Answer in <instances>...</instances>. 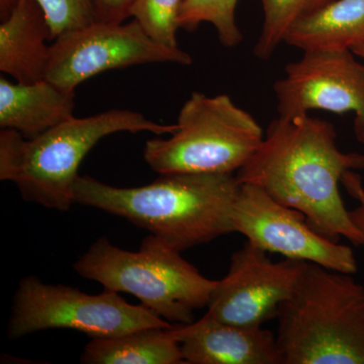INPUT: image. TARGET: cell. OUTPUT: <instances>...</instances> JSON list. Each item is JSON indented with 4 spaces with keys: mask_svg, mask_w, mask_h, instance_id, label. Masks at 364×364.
<instances>
[{
    "mask_svg": "<svg viewBox=\"0 0 364 364\" xmlns=\"http://www.w3.org/2000/svg\"><path fill=\"white\" fill-rule=\"evenodd\" d=\"M334 126L309 117H277L257 151L237 171L240 183L253 184L277 202L305 215L326 238L344 237L364 246V234L352 222L340 193L342 177L364 168V155L345 153Z\"/></svg>",
    "mask_w": 364,
    "mask_h": 364,
    "instance_id": "1",
    "label": "cell"
},
{
    "mask_svg": "<svg viewBox=\"0 0 364 364\" xmlns=\"http://www.w3.org/2000/svg\"><path fill=\"white\" fill-rule=\"evenodd\" d=\"M240 184L234 173L168 174L140 188L79 176L74 203L124 218L182 252L233 233Z\"/></svg>",
    "mask_w": 364,
    "mask_h": 364,
    "instance_id": "2",
    "label": "cell"
},
{
    "mask_svg": "<svg viewBox=\"0 0 364 364\" xmlns=\"http://www.w3.org/2000/svg\"><path fill=\"white\" fill-rule=\"evenodd\" d=\"M177 124L150 121L140 112L114 109L73 117L36 138L14 130L0 132V179L16 184L23 200L65 212L74 203V184L88 152L112 134H173Z\"/></svg>",
    "mask_w": 364,
    "mask_h": 364,
    "instance_id": "3",
    "label": "cell"
},
{
    "mask_svg": "<svg viewBox=\"0 0 364 364\" xmlns=\"http://www.w3.org/2000/svg\"><path fill=\"white\" fill-rule=\"evenodd\" d=\"M351 275L306 262L277 312L282 364H364V287Z\"/></svg>",
    "mask_w": 364,
    "mask_h": 364,
    "instance_id": "4",
    "label": "cell"
},
{
    "mask_svg": "<svg viewBox=\"0 0 364 364\" xmlns=\"http://www.w3.org/2000/svg\"><path fill=\"white\" fill-rule=\"evenodd\" d=\"M181 253L154 235L136 252L102 237L74 263V270L105 291L136 296L171 324H189L196 310L208 306L218 280L203 277Z\"/></svg>",
    "mask_w": 364,
    "mask_h": 364,
    "instance_id": "5",
    "label": "cell"
},
{
    "mask_svg": "<svg viewBox=\"0 0 364 364\" xmlns=\"http://www.w3.org/2000/svg\"><path fill=\"white\" fill-rule=\"evenodd\" d=\"M176 124L169 138L152 139L144 148V159L160 176L234 173L264 139L257 121L226 95L191 93Z\"/></svg>",
    "mask_w": 364,
    "mask_h": 364,
    "instance_id": "6",
    "label": "cell"
},
{
    "mask_svg": "<svg viewBox=\"0 0 364 364\" xmlns=\"http://www.w3.org/2000/svg\"><path fill=\"white\" fill-rule=\"evenodd\" d=\"M174 325L143 305H131L114 291L85 294L76 287L28 277L21 280L14 294L7 336L18 339L44 330L69 329L91 338H107Z\"/></svg>",
    "mask_w": 364,
    "mask_h": 364,
    "instance_id": "7",
    "label": "cell"
},
{
    "mask_svg": "<svg viewBox=\"0 0 364 364\" xmlns=\"http://www.w3.org/2000/svg\"><path fill=\"white\" fill-rule=\"evenodd\" d=\"M150 63L188 66L191 55L158 44L136 20L100 23L69 31L52 41L46 78L68 90L112 69Z\"/></svg>",
    "mask_w": 364,
    "mask_h": 364,
    "instance_id": "8",
    "label": "cell"
},
{
    "mask_svg": "<svg viewBox=\"0 0 364 364\" xmlns=\"http://www.w3.org/2000/svg\"><path fill=\"white\" fill-rule=\"evenodd\" d=\"M233 227L234 232L267 252L335 272H358V261L350 247L326 238L299 210L277 202L253 184H240L235 200Z\"/></svg>",
    "mask_w": 364,
    "mask_h": 364,
    "instance_id": "9",
    "label": "cell"
},
{
    "mask_svg": "<svg viewBox=\"0 0 364 364\" xmlns=\"http://www.w3.org/2000/svg\"><path fill=\"white\" fill-rule=\"evenodd\" d=\"M273 86L279 117L306 116L314 109L354 114V135L364 144V62L352 51L304 52L287 64Z\"/></svg>",
    "mask_w": 364,
    "mask_h": 364,
    "instance_id": "10",
    "label": "cell"
},
{
    "mask_svg": "<svg viewBox=\"0 0 364 364\" xmlns=\"http://www.w3.org/2000/svg\"><path fill=\"white\" fill-rule=\"evenodd\" d=\"M305 264L289 258L274 262L267 251L246 242L218 280L205 315L227 324L262 326L291 298Z\"/></svg>",
    "mask_w": 364,
    "mask_h": 364,
    "instance_id": "11",
    "label": "cell"
},
{
    "mask_svg": "<svg viewBox=\"0 0 364 364\" xmlns=\"http://www.w3.org/2000/svg\"><path fill=\"white\" fill-rule=\"evenodd\" d=\"M186 364H282L277 336L262 326H238L203 316L174 325Z\"/></svg>",
    "mask_w": 364,
    "mask_h": 364,
    "instance_id": "12",
    "label": "cell"
},
{
    "mask_svg": "<svg viewBox=\"0 0 364 364\" xmlns=\"http://www.w3.org/2000/svg\"><path fill=\"white\" fill-rule=\"evenodd\" d=\"M47 16L38 0H20L0 25V71L20 83L46 78L52 42Z\"/></svg>",
    "mask_w": 364,
    "mask_h": 364,
    "instance_id": "13",
    "label": "cell"
},
{
    "mask_svg": "<svg viewBox=\"0 0 364 364\" xmlns=\"http://www.w3.org/2000/svg\"><path fill=\"white\" fill-rule=\"evenodd\" d=\"M75 90L47 79L33 83L0 78V127L31 139L73 117Z\"/></svg>",
    "mask_w": 364,
    "mask_h": 364,
    "instance_id": "14",
    "label": "cell"
},
{
    "mask_svg": "<svg viewBox=\"0 0 364 364\" xmlns=\"http://www.w3.org/2000/svg\"><path fill=\"white\" fill-rule=\"evenodd\" d=\"M284 43L303 52L351 51L364 44V0H334L299 18Z\"/></svg>",
    "mask_w": 364,
    "mask_h": 364,
    "instance_id": "15",
    "label": "cell"
},
{
    "mask_svg": "<svg viewBox=\"0 0 364 364\" xmlns=\"http://www.w3.org/2000/svg\"><path fill=\"white\" fill-rule=\"evenodd\" d=\"M83 364H186L171 328H149L119 336L92 338Z\"/></svg>",
    "mask_w": 364,
    "mask_h": 364,
    "instance_id": "16",
    "label": "cell"
},
{
    "mask_svg": "<svg viewBox=\"0 0 364 364\" xmlns=\"http://www.w3.org/2000/svg\"><path fill=\"white\" fill-rule=\"evenodd\" d=\"M334 0H260L263 23L254 55L260 60H269L277 47L284 43L287 31L304 16L315 13Z\"/></svg>",
    "mask_w": 364,
    "mask_h": 364,
    "instance_id": "17",
    "label": "cell"
},
{
    "mask_svg": "<svg viewBox=\"0 0 364 364\" xmlns=\"http://www.w3.org/2000/svg\"><path fill=\"white\" fill-rule=\"evenodd\" d=\"M238 0H182L178 14L179 28L193 32L200 23H210L223 46L234 48L243 40L236 23Z\"/></svg>",
    "mask_w": 364,
    "mask_h": 364,
    "instance_id": "18",
    "label": "cell"
},
{
    "mask_svg": "<svg viewBox=\"0 0 364 364\" xmlns=\"http://www.w3.org/2000/svg\"><path fill=\"white\" fill-rule=\"evenodd\" d=\"M182 0H135L131 16L158 44L178 49L177 30Z\"/></svg>",
    "mask_w": 364,
    "mask_h": 364,
    "instance_id": "19",
    "label": "cell"
},
{
    "mask_svg": "<svg viewBox=\"0 0 364 364\" xmlns=\"http://www.w3.org/2000/svg\"><path fill=\"white\" fill-rule=\"evenodd\" d=\"M47 16L52 40L95 21L93 0H38Z\"/></svg>",
    "mask_w": 364,
    "mask_h": 364,
    "instance_id": "20",
    "label": "cell"
},
{
    "mask_svg": "<svg viewBox=\"0 0 364 364\" xmlns=\"http://www.w3.org/2000/svg\"><path fill=\"white\" fill-rule=\"evenodd\" d=\"M95 21L100 23H122L131 18L135 0H93Z\"/></svg>",
    "mask_w": 364,
    "mask_h": 364,
    "instance_id": "21",
    "label": "cell"
},
{
    "mask_svg": "<svg viewBox=\"0 0 364 364\" xmlns=\"http://www.w3.org/2000/svg\"><path fill=\"white\" fill-rule=\"evenodd\" d=\"M342 186L354 200H358V205L354 210H349L352 222L359 231L364 234V186L360 176L354 170H349L342 177Z\"/></svg>",
    "mask_w": 364,
    "mask_h": 364,
    "instance_id": "22",
    "label": "cell"
},
{
    "mask_svg": "<svg viewBox=\"0 0 364 364\" xmlns=\"http://www.w3.org/2000/svg\"><path fill=\"white\" fill-rule=\"evenodd\" d=\"M20 0H0V20L4 21L13 13Z\"/></svg>",
    "mask_w": 364,
    "mask_h": 364,
    "instance_id": "23",
    "label": "cell"
},
{
    "mask_svg": "<svg viewBox=\"0 0 364 364\" xmlns=\"http://www.w3.org/2000/svg\"><path fill=\"white\" fill-rule=\"evenodd\" d=\"M354 55L358 57L359 59L363 60L364 62V44L358 46V47L353 48L351 50Z\"/></svg>",
    "mask_w": 364,
    "mask_h": 364,
    "instance_id": "24",
    "label": "cell"
}]
</instances>
